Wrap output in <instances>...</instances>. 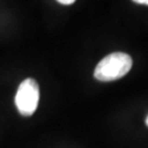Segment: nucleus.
<instances>
[{
    "instance_id": "f257e3e1",
    "label": "nucleus",
    "mask_w": 148,
    "mask_h": 148,
    "mask_svg": "<svg viewBox=\"0 0 148 148\" xmlns=\"http://www.w3.org/2000/svg\"><path fill=\"white\" fill-rule=\"evenodd\" d=\"M132 57L126 53L115 52L103 57L95 69V78L99 81H113L124 77L131 70Z\"/></svg>"
},
{
    "instance_id": "f03ea898",
    "label": "nucleus",
    "mask_w": 148,
    "mask_h": 148,
    "mask_svg": "<svg viewBox=\"0 0 148 148\" xmlns=\"http://www.w3.org/2000/svg\"><path fill=\"white\" fill-rule=\"evenodd\" d=\"M16 106L19 113L23 116H31L36 111L40 101V88L36 80L27 78L23 80L16 91Z\"/></svg>"
},
{
    "instance_id": "7ed1b4c3",
    "label": "nucleus",
    "mask_w": 148,
    "mask_h": 148,
    "mask_svg": "<svg viewBox=\"0 0 148 148\" xmlns=\"http://www.w3.org/2000/svg\"><path fill=\"white\" fill-rule=\"evenodd\" d=\"M58 2L60 5H70L75 3V0H58Z\"/></svg>"
},
{
    "instance_id": "20e7f679",
    "label": "nucleus",
    "mask_w": 148,
    "mask_h": 148,
    "mask_svg": "<svg viewBox=\"0 0 148 148\" xmlns=\"http://www.w3.org/2000/svg\"><path fill=\"white\" fill-rule=\"evenodd\" d=\"M135 3H138V5H148V0H134Z\"/></svg>"
},
{
    "instance_id": "39448f33",
    "label": "nucleus",
    "mask_w": 148,
    "mask_h": 148,
    "mask_svg": "<svg viewBox=\"0 0 148 148\" xmlns=\"http://www.w3.org/2000/svg\"><path fill=\"white\" fill-rule=\"evenodd\" d=\"M146 125H147V126H148V116L146 117Z\"/></svg>"
}]
</instances>
